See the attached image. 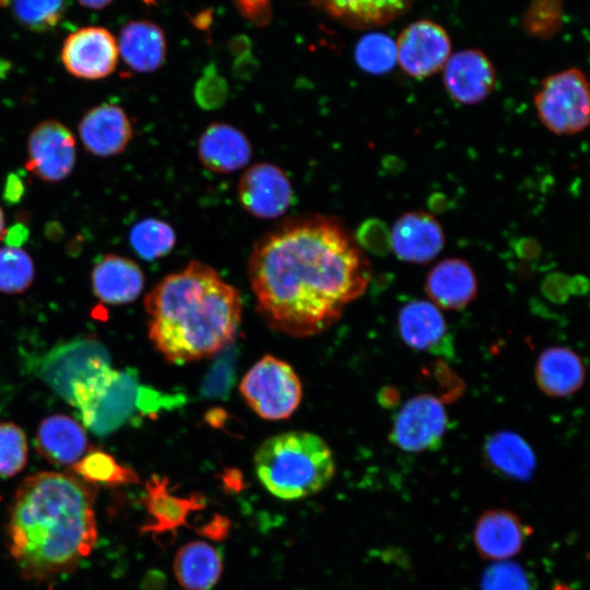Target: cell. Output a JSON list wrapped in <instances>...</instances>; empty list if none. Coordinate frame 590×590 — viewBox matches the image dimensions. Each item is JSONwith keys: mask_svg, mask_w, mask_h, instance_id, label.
<instances>
[{"mask_svg": "<svg viewBox=\"0 0 590 590\" xmlns=\"http://www.w3.org/2000/svg\"><path fill=\"white\" fill-rule=\"evenodd\" d=\"M257 310L273 330L295 338L322 333L358 298L370 264L334 216L285 220L261 236L248 259Z\"/></svg>", "mask_w": 590, "mask_h": 590, "instance_id": "6da1fadb", "label": "cell"}, {"mask_svg": "<svg viewBox=\"0 0 590 590\" xmlns=\"http://www.w3.org/2000/svg\"><path fill=\"white\" fill-rule=\"evenodd\" d=\"M97 488L75 474L39 472L17 487L7 524L10 555L22 576L49 581L72 573L97 541Z\"/></svg>", "mask_w": 590, "mask_h": 590, "instance_id": "7a4b0ae2", "label": "cell"}, {"mask_svg": "<svg viewBox=\"0 0 590 590\" xmlns=\"http://www.w3.org/2000/svg\"><path fill=\"white\" fill-rule=\"evenodd\" d=\"M149 337L170 363L211 357L229 346L241 321L239 292L211 267L189 262L144 298Z\"/></svg>", "mask_w": 590, "mask_h": 590, "instance_id": "3957f363", "label": "cell"}, {"mask_svg": "<svg viewBox=\"0 0 590 590\" xmlns=\"http://www.w3.org/2000/svg\"><path fill=\"white\" fill-rule=\"evenodd\" d=\"M256 475L273 496L296 500L317 494L333 479L328 444L310 432L291 430L266 439L253 457Z\"/></svg>", "mask_w": 590, "mask_h": 590, "instance_id": "277c9868", "label": "cell"}, {"mask_svg": "<svg viewBox=\"0 0 590 590\" xmlns=\"http://www.w3.org/2000/svg\"><path fill=\"white\" fill-rule=\"evenodd\" d=\"M138 390L137 379L131 373L109 367L75 386L71 405L79 409L90 430L97 436H106L131 416Z\"/></svg>", "mask_w": 590, "mask_h": 590, "instance_id": "5b68a950", "label": "cell"}, {"mask_svg": "<svg viewBox=\"0 0 590 590\" xmlns=\"http://www.w3.org/2000/svg\"><path fill=\"white\" fill-rule=\"evenodd\" d=\"M541 123L556 135H574L590 121V94L586 74L569 68L546 76L533 96Z\"/></svg>", "mask_w": 590, "mask_h": 590, "instance_id": "8992f818", "label": "cell"}, {"mask_svg": "<svg viewBox=\"0 0 590 590\" xmlns=\"http://www.w3.org/2000/svg\"><path fill=\"white\" fill-rule=\"evenodd\" d=\"M246 403L264 420L290 417L299 406L300 380L286 362L266 355L245 374L239 386Z\"/></svg>", "mask_w": 590, "mask_h": 590, "instance_id": "52a82bcc", "label": "cell"}, {"mask_svg": "<svg viewBox=\"0 0 590 590\" xmlns=\"http://www.w3.org/2000/svg\"><path fill=\"white\" fill-rule=\"evenodd\" d=\"M111 367L107 349L94 337H81L57 345L38 363V377L72 404L75 386Z\"/></svg>", "mask_w": 590, "mask_h": 590, "instance_id": "ba28073f", "label": "cell"}, {"mask_svg": "<svg viewBox=\"0 0 590 590\" xmlns=\"http://www.w3.org/2000/svg\"><path fill=\"white\" fill-rule=\"evenodd\" d=\"M448 427V415L439 399L420 394L399 410L390 430V441L408 452L437 449Z\"/></svg>", "mask_w": 590, "mask_h": 590, "instance_id": "9c48e42d", "label": "cell"}, {"mask_svg": "<svg viewBox=\"0 0 590 590\" xmlns=\"http://www.w3.org/2000/svg\"><path fill=\"white\" fill-rule=\"evenodd\" d=\"M396 49L402 71L414 79H425L444 68L451 55V42L438 23L418 20L399 34Z\"/></svg>", "mask_w": 590, "mask_h": 590, "instance_id": "30bf717a", "label": "cell"}, {"mask_svg": "<svg viewBox=\"0 0 590 590\" xmlns=\"http://www.w3.org/2000/svg\"><path fill=\"white\" fill-rule=\"evenodd\" d=\"M237 194L243 208L259 219H276L291 208L294 199L286 174L272 163L251 165L240 177Z\"/></svg>", "mask_w": 590, "mask_h": 590, "instance_id": "8fae6325", "label": "cell"}, {"mask_svg": "<svg viewBox=\"0 0 590 590\" xmlns=\"http://www.w3.org/2000/svg\"><path fill=\"white\" fill-rule=\"evenodd\" d=\"M75 164V140L71 131L54 119L39 122L27 142L26 168L38 178L56 182L64 179Z\"/></svg>", "mask_w": 590, "mask_h": 590, "instance_id": "7c38bea8", "label": "cell"}, {"mask_svg": "<svg viewBox=\"0 0 590 590\" xmlns=\"http://www.w3.org/2000/svg\"><path fill=\"white\" fill-rule=\"evenodd\" d=\"M118 55V45L108 30L87 26L66 38L61 49V61L72 75L97 80L113 73Z\"/></svg>", "mask_w": 590, "mask_h": 590, "instance_id": "4fadbf2b", "label": "cell"}, {"mask_svg": "<svg viewBox=\"0 0 590 590\" xmlns=\"http://www.w3.org/2000/svg\"><path fill=\"white\" fill-rule=\"evenodd\" d=\"M496 70L485 52L476 48L457 51L442 68V83L450 98L462 105L485 101L496 86Z\"/></svg>", "mask_w": 590, "mask_h": 590, "instance_id": "5bb4252c", "label": "cell"}, {"mask_svg": "<svg viewBox=\"0 0 590 590\" xmlns=\"http://www.w3.org/2000/svg\"><path fill=\"white\" fill-rule=\"evenodd\" d=\"M398 330L410 347L451 357L455 354L452 335L440 309L432 302L411 300L398 314Z\"/></svg>", "mask_w": 590, "mask_h": 590, "instance_id": "9a60e30c", "label": "cell"}, {"mask_svg": "<svg viewBox=\"0 0 590 590\" xmlns=\"http://www.w3.org/2000/svg\"><path fill=\"white\" fill-rule=\"evenodd\" d=\"M532 529L518 515L495 508L483 512L473 529L477 554L485 560H506L522 550Z\"/></svg>", "mask_w": 590, "mask_h": 590, "instance_id": "2e32d148", "label": "cell"}, {"mask_svg": "<svg viewBox=\"0 0 590 590\" xmlns=\"http://www.w3.org/2000/svg\"><path fill=\"white\" fill-rule=\"evenodd\" d=\"M390 247L396 257L409 263H427L445 246L439 222L424 211H410L399 216L390 233Z\"/></svg>", "mask_w": 590, "mask_h": 590, "instance_id": "e0dca14e", "label": "cell"}, {"mask_svg": "<svg viewBox=\"0 0 590 590\" xmlns=\"http://www.w3.org/2000/svg\"><path fill=\"white\" fill-rule=\"evenodd\" d=\"M79 134L90 153L107 157L127 148L132 138V126L121 107L105 103L91 108L83 116Z\"/></svg>", "mask_w": 590, "mask_h": 590, "instance_id": "ac0fdd59", "label": "cell"}, {"mask_svg": "<svg viewBox=\"0 0 590 590\" xmlns=\"http://www.w3.org/2000/svg\"><path fill=\"white\" fill-rule=\"evenodd\" d=\"M251 154L252 149L247 137L225 122L210 123L198 141L200 162L215 174H231L244 168Z\"/></svg>", "mask_w": 590, "mask_h": 590, "instance_id": "d6986e66", "label": "cell"}, {"mask_svg": "<svg viewBox=\"0 0 590 590\" xmlns=\"http://www.w3.org/2000/svg\"><path fill=\"white\" fill-rule=\"evenodd\" d=\"M425 292L439 309L460 310L476 296L475 273L463 259L441 260L427 273Z\"/></svg>", "mask_w": 590, "mask_h": 590, "instance_id": "ffe728a7", "label": "cell"}, {"mask_svg": "<svg viewBox=\"0 0 590 590\" xmlns=\"http://www.w3.org/2000/svg\"><path fill=\"white\" fill-rule=\"evenodd\" d=\"M167 479L153 475L145 484L144 507L150 520L141 528L143 533L165 534L187 524L191 512L204 507L198 495L179 497L167 488Z\"/></svg>", "mask_w": 590, "mask_h": 590, "instance_id": "44dd1931", "label": "cell"}, {"mask_svg": "<svg viewBox=\"0 0 590 590\" xmlns=\"http://www.w3.org/2000/svg\"><path fill=\"white\" fill-rule=\"evenodd\" d=\"M144 275L131 259L106 255L94 267L92 287L104 303L121 305L133 302L141 294Z\"/></svg>", "mask_w": 590, "mask_h": 590, "instance_id": "7402d4cb", "label": "cell"}, {"mask_svg": "<svg viewBox=\"0 0 590 590\" xmlns=\"http://www.w3.org/2000/svg\"><path fill=\"white\" fill-rule=\"evenodd\" d=\"M35 446L38 453L48 462L72 465L87 451V437L75 420L68 415L55 414L39 424Z\"/></svg>", "mask_w": 590, "mask_h": 590, "instance_id": "603a6c76", "label": "cell"}, {"mask_svg": "<svg viewBox=\"0 0 590 590\" xmlns=\"http://www.w3.org/2000/svg\"><path fill=\"white\" fill-rule=\"evenodd\" d=\"M166 37L151 21H131L119 35L118 51L134 71L150 73L161 68L166 58Z\"/></svg>", "mask_w": 590, "mask_h": 590, "instance_id": "cb8c5ba5", "label": "cell"}, {"mask_svg": "<svg viewBox=\"0 0 590 590\" xmlns=\"http://www.w3.org/2000/svg\"><path fill=\"white\" fill-rule=\"evenodd\" d=\"M585 374L580 356L564 346L544 350L538 357L534 371L538 387L553 398L577 392L583 385Z\"/></svg>", "mask_w": 590, "mask_h": 590, "instance_id": "d4e9b609", "label": "cell"}, {"mask_svg": "<svg viewBox=\"0 0 590 590\" xmlns=\"http://www.w3.org/2000/svg\"><path fill=\"white\" fill-rule=\"evenodd\" d=\"M335 20L356 28L385 25L409 10L414 0H311Z\"/></svg>", "mask_w": 590, "mask_h": 590, "instance_id": "484cf974", "label": "cell"}, {"mask_svg": "<svg viewBox=\"0 0 590 590\" xmlns=\"http://www.w3.org/2000/svg\"><path fill=\"white\" fill-rule=\"evenodd\" d=\"M486 463L497 473L511 480L527 481L536 468V458L530 445L514 432H498L484 445Z\"/></svg>", "mask_w": 590, "mask_h": 590, "instance_id": "4316f807", "label": "cell"}, {"mask_svg": "<svg viewBox=\"0 0 590 590\" xmlns=\"http://www.w3.org/2000/svg\"><path fill=\"white\" fill-rule=\"evenodd\" d=\"M223 569L220 552L203 541L180 547L174 559V573L187 590H210L219 581Z\"/></svg>", "mask_w": 590, "mask_h": 590, "instance_id": "83f0119b", "label": "cell"}, {"mask_svg": "<svg viewBox=\"0 0 590 590\" xmlns=\"http://www.w3.org/2000/svg\"><path fill=\"white\" fill-rule=\"evenodd\" d=\"M71 470L76 476L92 485L122 486L138 484L139 475L131 468L119 463L110 453L92 448Z\"/></svg>", "mask_w": 590, "mask_h": 590, "instance_id": "f1b7e54d", "label": "cell"}, {"mask_svg": "<svg viewBox=\"0 0 590 590\" xmlns=\"http://www.w3.org/2000/svg\"><path fill=\"white\" fill-rule=\"evenodd\" d=\"M129 240L138 256L151 261L172 251L176 244V234L168 223L150 217L133 225Z\"/></svg>", "mask_w": 590, "mask_h": 590, "instance_id": "f546056e", "label": "cell"}, {"mask_svg": "<svg viewBox=\"0 0 590 590\" xmlns=\"http://www.w3.org/2000/svg\"><path fill=\"white\" fill-rule=\"evenodd\" d=\"M357 66L370 74H385L397 62L396 43L381 33H369L361 38L354 51Z\"/></svg>", "mask_w": 590, "mask_h": 590, "instance_id": "4dcf8cb0", "label": "cell"}, {"mask_svg": "<svg viewBox=\"0 0 590 590\" xmlns=\"http://www.w3.org/2000/svg\"><path fill=\"white\" fill-rule=\"evenodd\" d=\"M34 263L30 255L13 246L0 248V292L19 294L34 280Z\"/></svg>", "mask_w": 590, "mask_h": 590, "instance_id": "1f68e13d", "label": "cell"}, {"mask_svg": "<svg viewBox=\"0 0 590 590\" xmlns=\"http://www.w3.org/2000/svg\"><path fill=\"white\" fill-rule=\"evenodd\" d=\"M16 20L32 31L54 28L63 17L68 0H11Z\"/></svg>", "mask_w": 590, "mask_h": 590, "instance_id": "d6a6232c", "label": "cell"}, {"mask_svg": "<svg viewBox=\"0 0 590 590\" xmlns=\"http://www.w3.org/2000/svg\"><path fill=\"white\" fill-rule=\"evenodd\" d=\"M27 461V440L13 423H0V476L11 477L23 470Z\"/></svg>", "mask_w": 590, "mask_h": 590, "instance_id": "836d02e7", "label": "cell"}, {"mask_svg": "<svg viewBox=\"0 0 590 590\" xmlns=\"http://www.w3.org/2000/svg\"><path fill=\"white\" fill-rule=\"evenodd\" d=\"M197 105L204 110L220 109L228 98V84L213 63L206 66L193 90Z\"/></svg>", "mask_w": 590, "mask_h": 590, "instance_id": "e575fe53", "label": "cell"}, {"mask_svg": "<svg viewBox=\"0 0 590 590\" xmlns=\"http://www.w3.org/2000/svg\"><path fill=\"white\" fill-rule=\"evenodd\" d=\"M482 590H533L529 574L515 563H497L489 566L481 582Z\"/></svg>", "mask_w": 590, "mask_h": 590, "instance_id": "d590c367", "label": "cell"}, {"mask_svg": "<svg viewBox=\"0 0 590 590\" xmlns=\"http://www.w3.org/2000/svg\"><path fill=\"white\" fill-rule=\"evenodd\" d=\"M560 0H532L524 19L528 31L540 37L553 35L560 24Z\"/></svg>", "mask_w": 590, "mask_h": 590, "instance_id": "8d00e7d4", "label": "cell"}, {"mask_svg": "<svg viewBox=\"0 0 590 590\" xmlns=\"http://www.w3.org/2000/svg\"><path fill=\"white\" fill-rule=\"evenodd\" d=\"M232 2L238 12L256 26H264L271 21V0H232Z\"/></svg>", "mask_w": 590, "mask_h": 590, "instance_id": "74e56055", "label": "cell"}, {"mask_svg": "<svg viewBox=\"0 0 590 590\" xmlns=\"http://www.w3.org/2000/svg\"><path fill=\"white\" fill-rule=\"evenodd\" d=\"M232 369L225 364L214 366L203 386L205 394H224L228 391L232 380Z\"/></svg>", "mask_w": 590, "mask_h": 590, "instance_id": "f35d334b", "label": "cell"}, {"mask_svg": "<svg viewBox=\"0 0 590 590\" xmlns=\"http://www.w3.org/2000/svg\"><path fill=\"white\" fill-rule=\"evenodd\" d=\"M258 59L251 54L237 57L233 63V73L238 79H249L258 70Z\"/></svg>", "mask_w": 590, "mask_h": 590, "instance_id": "ab89813d", "label": "cell"}, {"mask_svg": "<svg viewBox=\"0 0 590 590\" xmlns=\"http://www.w3.org/2000/svg\"><path fill=\"white\" fill-rule=\"evenodd\" d=\"M251 48L250 38L244 34L236 35L228 42V50L235 58L251 54Z\"/></svg>", "mask_w": 590, "mask_h": 590, "instance_id": "60d3db41", "label": "cell"}, {"mask_svg": "<svg viewBox=\"0 0 590 590\" xmlns=\"http://www.w3.org/2000/svg\"><path fill=\"white\" fill-rule=\"evenodd\" d=\"M27 228L19 224L13 226L10 231H5L3 238H5L8 246L17 247L27 238Z\"/></svg>", "mask_w": 590, "mask_h": 590, "instance_id": "b9f144b4", "label": "cell"}, {"mask_svg": "<svg viewBox=\"0 0 590 590\" xmlns=\"http://www.w3.org/2000/svg\"><path fill=\"white\" fill-rule=\"evenodd\" d=\"M23 192V185L19 177L11 175L5 188V198L10 201H16Z\"/></svg>", "mask_w": 590, "mask_h": 590, "instance_id": "7bdbcfd3", "label": "cell"}, {"mask_svg": "<svg viewBox=\"0 0 590 590\" xmlns=\"http://www.w3.org/2000/svg\"><path fill=\"white\" fill-rule=\"evenodd\" d=\"M81 5L90 9H103L114 0H78Z\"/></svg>", "mask_w": 590, "mask_h": 590, "instance_id": "ee69618b", "label": "cell"}, {"mask_svg": "<svg viewBox=\"0 0 590 590\" xmlns=\"http://www.w3.org/2000/svg\"><path fill=\"white\" fill-rule=\"evenodd\" d=\"M198 27H206L211 22V14L206 12H201L198 17H196Z\"/></svg>", "mask_w": 590, "mask_h": 590, "instance_id": "f6af8a7d", "label": "cell"}, {"mask_svg": "<svg viewBox=\"0 0 590 590\" xmlns=\"http://www.w3.org/2000/svg\"><path fill=\"white\" fill-rule=\"evenodd\" d=\"M4 234H5L4 217H3V212L0 208V239L3 238Z\"/></svg>", "mask_w": 590, "mask_h": 590, "instance_id": "bcb514c9", "label": "cell"}, {"mask_svg": "<svg viewBox=\"0 0 590 590\" xmlns=\"http://www.w3.org/2000/svg\"><path fill=\"white\" fill-rule=\"evenodd\" d=\"M552 590H574L565 583L557 582Z\"/></svg>", "mask_w": 590, "mask_h": 590, "instance_id": "7dc6e473", "label": "cell"}, {"mask_svg": "<svg viewBox=\"0 0 590 590\" xmlns=\"http://www.w3.org/2000/svg\"><path fill=\"white\" fill-rule=\"evenodd\" d=\"M10 2V0H0V5H7Z\"/></svg>", "mask_w": 590, "mask_h": 590, "instance_id": "c3c4849f", "label": "cell"}]
</instances>
